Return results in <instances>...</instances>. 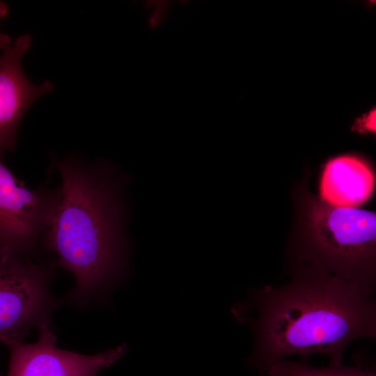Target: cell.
I'll list each match as a JSON object with an SVG mask.
<instances>
[{
	"label": "cell",
	"instance_id": "30bf717a",
	"mask_svg": "<svg viewBox=\"0 0 376 376\" xmlns=\"http://www.w3.org/2000/svg\"><path fill=\"white\" fill-rule=\"evenodd\" d=\"M171 3L165 0H152L145 3L148 11L147 25L149 28H159L166 21L169 14Z\"/></svg>",
	"mask_w": 376,
	"mask_h": 376
},
{
	"label": "cell",
	"instance_id": "3957f363",
	"mask_svg": "<svg viewBox=\"0 0 376 376\" xmlns=\"http://www.w3.org/2000/svg\"><path fill=\"white\" fill-rule=\"evenodd\" d=\"M308 246L317 268L374 289V212L318 202L311 211Z\"/></svg>",
	"mask_w": 376,
	"mask_h": 376
},
{
	"label": "cell",
	"instance_id": "277c9868",
	"mask_svg": "<svg viewBox=\"0 0 376 376\" xmlns=\"http://www.w3.org/2000/svg\"><path fill=\"white\" fill-rule=\"evenodd\" d=\"M30 256L0 250V342L6 345L49 324L58 304L50 289L53 267Z\"/></svg>",
	"mask_w": 376,
	"mask_h": 376
},
{
	"label": "cell",
	"instance_id": "4fadbf2b",
	"mask_svg": "<svg viewBox=\"0 0 376 376\" xmlns=\"http://www.w3.org/2000/svg\"><path fill=\"white\" fill-rule=\"evenodd\" d=\"M1 376V375H0Z\"/></svg>",
	"mask_w": 376,
	"mask_h": 376
},
{
	"label": "cell",
	"instance_id": "8fae6325",
	"mask_svg": "<svg viewBox=\"0 0 376 376\" xmlns=\"http://www.w3.org/2000/svg\"><path fill=\"white\" fill-rule=\"evenodd\" d=\"M9 12L8 6L0 1V19L6 17ZM13 44V41L9 36L0 31V49L3 51L8 48Z\"/></svg>",
	"mask_w": 376,
	"mask_h": 376
},
{
	"label": "cell",
	"instance_id": "5b68a950",
	"mask_svg": "<svg viewBox=\"0 0 376 376\" xmlns=\"http://www.w3.org/2000/svg\"><path fill=\"white\" fill-rule=\"evenodd\" d=\"M0 150V250L31 255L45 230L58 189H33L19 180Z\"/></svg>",
	"mask_w": 376,
	"mask_h": 376
},
{
	"label": "cell",
	"instance_id": "8992f818",
	"mask_svg": "<svg viewBox=\"0 0 376 376\" xmlns=\"http://www.w3.org/2000/svg\"><path fill=\"white\" fill-rule=\"evenodd\" d=\"M38 331L33 343L17 341L6 345L10 350L8 376H97L127 351L123 344L95 354H81L58 348L49 324Z\"/></svg>",
	"mask_w": 376,
	"mask_h": 376
},
{
	"label": "cell",
	"instance_id": "52a82bcc",
	"mask_svg": "<svg viewBox=\"0 0 376 376\" xmlns=\"http://www.w3.org/2000/svg\"><path fill=\"white\" fill-rule=\"evenodd\" d=\"M31 45L29 34L18 36L0 54V150L13 151L20 121L33 102L50 93L54 84H33L24 74L22 59Z\"/></svg>",
	"mask_w": 376,
	"mask_h": 376
},
{
	"label": "cell",
	"instance_id": "7a4b0ae2",
	"mask_svg": "<svg viewBox=\"0 0 376 376\" xmlns=\"http://www.w3.org/2000/svg\"><path fill=\"white\" fill-rule=\"evenodd\" d=\"M61 178L57 201L43 233L57 264L73 275L70 297L81 301L109 290L125 273L123 210L114 181L80 161H56Z\"/></svg>",
	"mask_w": 376,
	"mask_h": 376
},
{
	"label": "cell",
	"instance_id": "9c48e42d",
	"mask_svg": "<svg viewBox=\"0 0 376 376\" xmlns=\"http://www.w3.org/2000/svg\"><path fill=\"white\" fill-rule=\"evenodd\" d=\"M269 376H376L374 371L361 367L331 365L315 368L288 360H281L266 370Z\"/></svg>",
	"mask_w": 376,
	"mask_h": 376
},
{
	"label": "cell",
	"instance_id": "6da1fadb",
	"mask_svg": "<svg viewBox=\"0 0 376 376\" xmlns=\"http://www.w3.org/2000/svg\"><path fill=\"white\" fill-rule=\"evenodd\" d=\"M232 311L251 325V363L265 371L292 355L321 354L340 365L352 341L376 336L373 288L317 267L283 285L251 290Z\"/></svg>",
	"mask_w": 376,
	"mask_h": 376
},
{
	"label": "cell",
	"instance_id": "7c38bea8",
	"mask_svg": "<svg viewBox=\"0 0 376 376\" xmlns=\"http://www.w3.org/2000/svg\"><path fill=\"white\" fill-rule=\"evenodd\" d=\"M364 129L370 131L375 130V109L365 116L360 124Z\"/></svg>",
	"mask_w": 376,
	"mask_h": 376
},
{
	"label": "cell",
	"instance_id": "ba28073f",
	"mask_svg": "<svg viewBox=\"0 0 376 376\" xmlns=\"http://www.w3.org/2000/svg\"><path fill=\"white\" fill-rule=\"evenodd\" d=\"M374 175L361 159L350 155L336 157L325 166L320 186L322 201L335 207L355 208L374 189Z\"/></svg>",
	"mask_w": 376,
	"mask_h": 376
}]
</instances>
